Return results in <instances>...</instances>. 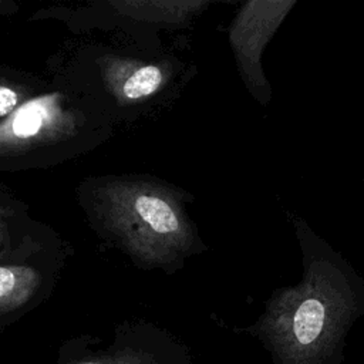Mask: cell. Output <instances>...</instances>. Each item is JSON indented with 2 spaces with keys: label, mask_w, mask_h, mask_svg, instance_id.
<instances>
[{
  "label": "cell",
  "mask_w": 364,
  "mask_h": 364,
  "mask_svg": "<svg viewBox=\"0 0 364 364\" xmlns=\"http://www.w3.org/2000/svg\"><path fill=\"white\" fill-rule=\"evenodd\" d=\"M210 4L212 0H100L67 11L51 7L40 14L55 16L74 31L114 30L138 46L161 48L152 43L158 31L189 27Z\"/></svg>",
  "instance_id": "cell-6"
},
{
  "label": "cell",
  "mask_w": 364,
  "mask_h": 364,
  "mask_svg": "<svg viewBox=\"0 0 364 364\" xmlns=\"http://www.w3.org/2000/svg\"><path fill=\"white\" fill-rule=\"evenodd\" d=\"M301 279L276 289L262 314L239 328L273 364H343L347 337L364 317V280L304 219L294 220Z\"/></svg>",
  "instance_id": "cell-1"
},
{
  "label": "cell",
  "mask_w": 364,
  "mask_h": 364,
  "mask_svg": "<svg viewBox=\"0 0 364 364\" xmlns=\"http://www.w3.org/2000/svg\"><path fill=\"white\" fill-rule=\"evenodd\" d=\"M54 80L98 98L117 122L151 112L176 97L193 67L161 48L132 44L78 43L51 58Z\"/></svg>",
  "instance_id": "cell-4"
},
{
  "label": "cell",
  "mask_w": 364,
  "mask_h": 364,
  "mask_svg": "<svg viewBox=\"0 0 364 364\" xmlns=\"http://www.w3.org/2000/svg\"><path fill=\"white\" fill-rule=\"evenodd\" d=\"M100 344L101 340L90 334L67 338L55 364H196L185 343L145 320L118 324L112 340Z\"/></svg>",
  "instance_id": "cell-7"
},
{
  "label": "cell",
  "mask_w": 364,
  "mask_h": 364,
  "mask_svg": "<svg viewBox=\"0 0 364 364\" xmlns=\"http://www.w3.org/2000/svg\"><path fill=\"white\" fill-rule=\"evenodd\" d=\"M48 81L26 71L0 64V119L47 87Z\"/></svg>",
  "instance_id": "cell-10"
},
{
  "label": "cell",
  "mask_w": 364,
  "mask_h": 364,
  "mask_svg": "<svg viewBox=\"0 0 364 364\" xmlns=\"http://www.w3.org/2000/svg\"><path fill=\"white\" fill-rule=\"evenodd\" d=\"M297 4V0H249L230 21L228 38L240 78L263 107L272 101V87L263 73V50Z\"/></svg>",
  "instance_id": "cell-8"
},
{
  "label": "cell",
  "mask_w": 364,
  "mask_h": 364,
  "mask_svg": "<svg viewBox=\"0 0 364 364\" xmlns=\"http://www.w3.org/2000/svg\"><path fill=\"white\" fill-rule=\"evenodd\" d=\"M70 255L68 243L44 223L0 255V330L51 296Z\"/></svg>",
  "instance_id": "cell-5"
},
{
  "label": "cell",
  "mask_w": 364,
  "mask_h": 364,
  "mask_svg": "<svg viewBox=\"0 0 364 364\" xmlns=\"http://www.w3.org/2000/svg\"><path fill=\"white\" fill-rule=\"evenodd\" d=\"M17 9V6L13 3V1H6V0H1L0 1V16L3 14H11L14 13L13 10Z\"/></svg>",
  "instance_id": "cell-11"
},
{
  "label": "cell",
  "mask_w": 364,
  "mask_h": 364,
  "mask_svg": "<svg viewBox=\"0 0 364 364\" xmlns=\"http://www.w3.org/2000/svg\"><path fill=\"white\" fill-rule=\"evenodd\" d=\"M75 195L94 233L142 270L172 274L206 249L188 213L193 196L156 176H88Z\"/></svg>",
  "instance_id": "cell-2"
},
{
  "label": "cell",
  "mask_w": 364,
  "mask_h": 364,
  "mask_svg": "<svg viewBox=\"0 0 364 364\" xmlns=\"http://www.w3.org/2000/svg\"><path fill=\"white\" fill-rule=\"evenodd\" d=\"M40 223L31 218L28 206L0 181V255L17 247Z\"/></svg>",
  "instance_id": "cell-9"
},
{
  "label": "cell",
  "mask_w": 364,
  "mask_h": 364,
  "mask_svg": "<svg viewBox=\"0 0 364 364\" xmlns=\"http://www.w3.org/2000/svg\"><path fill=\"white\" fill-rule=\"evenodd\" d=\"M115 124L98 98L53 78L0 119V172L44 169L82 156L109 139Z\"/></svg>",
  "instance_id": "cell-3"
}]
</instances>
